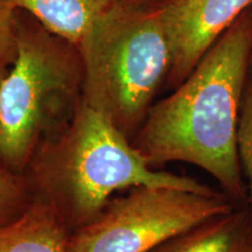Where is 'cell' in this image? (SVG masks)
<instances>
[{"label":"cell","instance_id":"obj_6","mask_svg":"<svg viewBox=\"0 0 252 252\" xmlns=\"http://www.w3.org/2000/svg\"><path fill=\"white\" fill-rule=\"evenodd\" d=\"M252 0H163L160 14L171 43L172 65L165 90L175 89Z\"/></svg>","mask_w":252,"mask_h":252},{"label":"cell","instance_id":"obj_14","mask_svg":"<svg viewBox=\"0 0 252 252\" xmlns=\"http://www.w3.org/2000/svg\"><path fill=\"white\" fill-rule=\"evenodd\" d=\"M145 1H153V2H160V1H163V0H145Z\"/></svg>","mask_w":252,"mask_h":252},{"label":"cell","instance_id":"obj_8","mask_svg":"<svg viewBox=\"0 0 252 252\" xmlns=\"http://www.w3.org/2000/svg\"><path fill=\"white\" fill-rule=\"evenodd\" d=\"M69 236L56 214L33 200L20 216L0 225V252H67Z\"/></svg>","mask_w":252,"mask_h":252},{"label":"cell","instance_id":"obj_10","mask_svg":"<svg viewBox=\"0 0 252 252\" xmlns=\"http://www.w3.org/2000/svg\"><path fill=\"white\" fill-rule=\"evenodd\" d=\"M32 202L33 195L25 175L0 163V225L20 216Z\"/></svg>","mask_w":252,"mask_h":252},{"label":"cell","instance_id":"obj_7","mask_svg":"<svg viewBox=\"0 0 252 252\" xmlns=\"http://www.w3.org/2000/svg\"><path fill=\"white\" fill-rule=\"evenodd\" d=\"M252 239V217L237 209L166 239L149 252H244Z\"/></svg>","mask_w":252,"mask_h":252},{"label":"cell","instance_id":"obj_3","mask_svg":"<svg viewBox=\"0 0 252 252\" xmlns=\"http://www.w3.org/2000/svg\"><path fill=\"white\" fill-rule=\"evenodd\" d=\"M77 47L82 102L132 140L171 71V43L159 2L115 0Z\"/></svg>","mask_w":252,"mask_h":252},{"label":"cell","instance_id":"obj_4","mask_svg":"<svg viewBox=\"0 0 252 252\" xmlns=\"http://www.w3.org/2000/svg\"><path fill=\"white\" fill-rule=\"evenodd\" d=\"M82 87L78 47L19 11L17 58L0 83V163L24 175L36 151L74 118Z\"/></svg>","mask_w":252,"mask_h":252},{"label":"cell","instance_id":"obj_1","mask_svg":"<svg viewBox=\"0 0 252 252\" xmlns=\"http://www.w3.org/2000/svg\"><path fill=\"white\" fill-rule=\"evenodd\" d=\"M252 70V7L190 74L158 100L131 140L151 167L186 162L207 172L236 203L247 201L238 158L242 103Z\"/></svg>","mask_w":252,"mask_h":252},{"label":"cell","instance_id":"obj_2","mask_svg":"<svg viewBox=\"0 0 252 252\" xmlns=\"http://www.w3.org/2000/svg\"><path fill=\"white\" fill-rule=\"evenodd\" d=\"M24 175L33 200L47 204L70 232L94 219L119 190L149 186L217 193L151 167L123 132L83 102L64 130L36 151Z\"/></svg>","mask_w":252,"mask_h":252},{"label":"cell","instance_id":"obj_9","mask_svg":"<svg viewBox=\"0 0 252 252\" xmlns=\"http://www.w3.org/2000/svg\"><path fill=\"white\" fill-rule=\"evenodd\" d=\"M47 31L80 45L94 21L115 0H12Z\"/></svg>","mask_w":252,"mask_h":252},{"label":"cell","instance_id":"obj_11","mask_svg":"<svg viewBox=\"0 0 252 252\" xmlns=\"http://www.w3.org/2000/svg\"><path fill=\"white\" fill-rule=\"evenodd\" d=\"M238 158L247 187L248 210L252 217V70L245 87L239 117Z\"/></svg>","mask_w":252,"mask_h":252},{"label":"cell","instance_id":"obj_5","mask_svg":"<svg viewBox=\"0 0 252 252\" xmlns=\"http://www.w3.org/2000/svg\"><path fill=\"white\" fill-rule=\"evenodd\" d=\"M225 193L134 187L111 198L87 224L70 232L67 252H149L166 239L234 210Z\"/></svg>","mask_w":252,"mask_h":252},{"label":"cell","instance_id":"obj_12","mask_svg":"<svg viewBox=\"0 0 252 252\" xmlns=\"http://www.w3.org/2000/svg\"><path fill=\"white\" fill-rule=\"evenodd\" d=\"M19 9L12 0H0V83L7 75L18 52Z\"/></svg>","mask_w":252,"mask_h":252},{"label":"cell","instance_id":"obj_13","mask_svg":"<svg viewBox=\"0 0 252 252\" xmlns=\"http://www.w3.org/2000/svg\"><path fill=\"white\" fill-rule=\"evenodd\" d=\"M244 252H252V239L249 242V244L247 245V248H245Z\"/></svg>","mask_w":252,"mask_h":252}]
</instances>
